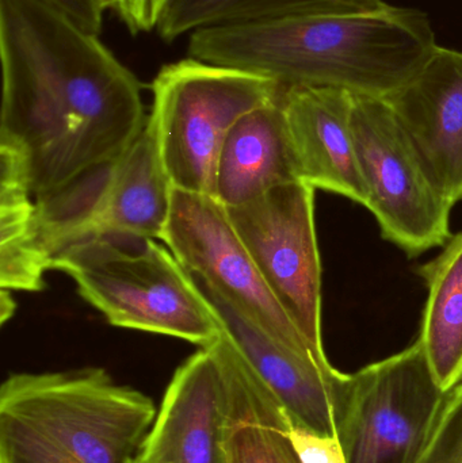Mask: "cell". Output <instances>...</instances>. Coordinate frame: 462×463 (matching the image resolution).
I'll list each match as a JSON object with an SVG mask.
<instances>
[{
    "label": "cell",
    "mask_w": 462,
    "mask_h": 463,
    "mask_svg": "<svg viewBox=\"0 0 462 463\" xmlns=\"http://www.w3.org/2000/svg\"><path fill=\"white\" fill-rule=\"evenodd\" d=\"M415 463H462V383L450 392L441 418Z\"/></svg>",
    "instance_id": "20"
},
{
    "label": "cell",
    "mask_w": 462,
    "mask_h": 463,
    "mask_svg": "<svg viewBox=\"0 0 462 463\" xmlns=\"http://www.w3.org/2000/svg\"><path fill=\"white\" fill-rule=\"evenodd\" d=\"M193 279L213 307L231 345L284 408L293 426L320 437H338L350 374L282 345L203 280Z\"/></svg>",
    "instance_id": "11"
},
{
    "label": "cell",
    "mask_w": 462,
    "mask_h": 463,
    "mask_svg": "<svg viewBox=\"0 0 462 463\" xmlns=\"http://www.w3.org/2000/svg\"><path fill=\"white\" fill-rule=\"evenodd\" d=\"M282 106L298 179L366 208L368 190L353 136V92L334 87H285Z\"/></svg>",
    "instance_id": "14"
},
{
    "label": "cell",
    "mask_w": 462,
    "mask_h": 463,
    "mask_svg": "<svg viewBox=\"0 0 462 463\" xmlns=\"http://www.w3.org/2000/svg\"><path fill=\"white\" fill-rule=\"evenodd\" d=\"M51 260L41 250L35 197L18 160L0 149V288L41 291Z\"/></svg>",
    "instance_id": "18"
},
{
    "label": "cell",
    "mask_w": 462,
    "mask_h": 463,
    "mask_svg": "<svg viewBox=\"0 0 462 463\" xmlns=\"http://www.w3.org/2000/svg\"><path fill=\"white\" fill-rule=\"evenodd\" d=\"M428 288L420 342L442 391L462 383V232L420 269Z\"/></svg>",
    "instance_id": "17"
},
{
    "label": "cell",
    "mask_w": 462,
    "mask_h": 463,
    "mask_svg": "<svg viewBox=\"0 0 462 463\" xmlns=\"http://www.w3.org/2000/svg\"><path fill=\"white\" fill-rule=\"evenodd\" d=\"M289 435L303 463H346L338 438L320 437L293 424Z\"/></svg>",
    "instance_id": "22"
},
{
    "label": "cell",
    "mask_w": 462,
    "mask_h": 463,
    "mask_svg": "<svg viewBox=\"0 0 462 463\" xmlns=\"http://www.w3.org/2000/svg\"><path fill=\"white\" fill-rule=\"evenodd\" d=\"M230 404V373L217 339L174 373L136 463H228Z\"/></svg>",
    "instance_id": "12"
},
{
    "label": "cell",
    "mask_w": 462,
    "mask_h": 463,
    "mask_svg": "<svg viewBox=\"0 0 462 463\" xmlns=\"http://www.w3.org/2000/svg\"><path fill=\"white\" fill-rule=\"evenodd\" d=\"M173 186L148 129L116 159L35 197L38 241L49 260L102 237L162 239Z\"/></svg>",
    "instance_id": "6"
},
{
    "label": "cell",
    "mask_w": 462,
    "mask_h": 463,
    "mask_svg": "<svg viewBox=\"0 0 462 463\" xmlns=\"http://www.w3.org/2000/svg\"><path fill=\"white\" fill-rule=\"evenodd\" d=\"M382 0H170L156 32L165 43L206 27L311 14L380 10Z\"/></svg>",
    "instance_id": "19"
},
{
    "label": "cell",
    "mask_w": 462,
    "mask_h": 463,
    "mask_svg": "<svg viewBox=\"0 0 462 463\" xmlns=\"http://www.w3.org/2000/svg\"><path fill=\"white\" fill-rule=\"evenodd\" d=\"M0 149L34 197L116 159L146 129L135 73L42 0H0Z\"/></svg>",
    "instance_id": "1"
},
{
    "label": "cell",
    "mask_w": 462,
    "mask_h": 463,
    "mask_svg": "<svg viewBox=\"0 0 462 463\" xmlns=\"http://www.w3.org/2000/svg\"><path fill=\"white\" fill-rule=\"evenodd\" d=\"M51 269L67 274L79 296L113 326L200 347L222 335L219 317L190 272L155 239L114 236L79 242L54 256Z\"/></svg>",
    "instance_id": "4"
},
{
    "label": "cell",
    "mask_w": 462,
    "mask_h": 463,
    "mask_svg": "<svg viewBox=\"0 0 462 463\" xmlns=\"http://www.w3.org/2000/svg\"><path fill=\"white\" fill-rule=\"evenodd\" d=\"M282 94L241 117L228 133L214 176V198L224 208L244 205L274 187L300 181Z\"/></svg>",
    "instance_id": "15"
},
{
    "label": "cell",
    "mask_w": 462,
    "mask_h": 463,
    "mask_svg": "<svg viewBox=\"0 0 462 463\" xmlns=\"http://www.w3.org/2000/svg\"><path fill=\"white\" fill-rule=\"evenodd\" d=\"M452 208L462 201V52L437 46L420 72L385 98Z\"/></svg>",
    "instance_id": "13"
},
{
    "label": "cell",
    "mask_w": 462,
    "mask_h": 463,
    "mask_svg": "<svg viewBox=\"0 0 462 463\" xmlns=\"http://www.w3.org/2000/svg\"><path fill=\"white\" fill-rule=\"evenodd\" d=\"M170 0H108L110 10L133 35L156 30Z\"/></svg>",
    "instance_id": "21"
},
{
    "label": "cell",
    "mask_w": 462,
    "mask_h": 463,
    "mask_svg": "<svg viewBox=\"0 0 462 463\" xmlns=\"http://www.w3.org/2000/svg\"><path fill=\"white\" fill-rule=\"evenodd\" d=\"M0 307H2V313H0V318H2V324H5L11 316L14 315L16 305L14 299L11 298V291L5 290L2 288V298H0Z\"/></svg>",
    "instance_id": "24"
},
{
    "label": "cell",
    "mask_w": 462,
    "mask_h": 463,
    "mask_svg": "<svg viewBox=\"0 0 462 463\" xmlns=\"http://www.w3.org/2000/svg\"><path fill=\"white\" fill-rule=\"evenodd\" d=\"M437 46L425 13L385 5L369 13L206 27L190 34L189 54L282 87H334L388 98L420 72Z\"/></svg>",
    "instance_id": "2"
},
{
    "label": "cell",
    "mask_w": 462,
    "mask_h": 463,
    "mask_svg": "<svg viewBox=\"0 0 462 463\" xmlns=\"http://www.w3.org/2000/svg\"><path fill=\"white\" fill-rule=\"evenodd\" d=\"M156 415L100 367L14 373L0 388V463H136Z\"/></svg>",
    "instance_id": "3"
},
{
    "label": "cell",
    "mask_w": 462,
    "mask_h": 463,
    "mask_svg": "<svg viewBox=\"0 0 462 463\" xmlns=\"http://www.w3.org/2000/svg\"><path fill=\"white\" fill-rule=\"evenodd\" d=\"M219 345L231 381L228 463H303L292 439V420L251 372L222 332Z\"/></svg>",
    "instance_id": "16"
},
{
    "label": "cell",
    "mask_w": 462,
    "mask_h": 463,
    "mask_svg": "<svg viewBox=\"0 0 462 463\" xmlns=\"http://www.w3.org/2000/svg\"><path fill=\"white\" fill-rule=\"evenodd\" d=\"M285 87L266 76L189 56L163 65L151 84L146 122L173 189L214 197L222 144L250 111Z\"/></svg>",
    "instance_id": "5"
},
{
    "label": "cell",
    "mask_w": 462,
    "mask_h": 463,
    "mask_svg": "<svg viewBox=\"0 0 462 463\" xmlns=\"http://www.w3.org/2000/svg\"><path fill=\"white\" fill-rule=\"evenodd\" d=\"M163 242L179 263L282 345L322 364L258 271L227 209L214 197L173 189Z\"/></svg>",
    "instance_id": "10"
},
{
    "label": "cell",
    "mask_w": 462,
    "mask_h": 463,
    "mask_svg": "<svg viewBox=\"0 0 462 463\" xmlns=\"http://www.w3.org/2000/svg\"><path fill=\"white\" fill-rule=\"evenodd\" d=\"M51 7L72 19L86 32L99 34L106 10H110L108 0H42Z\"/></svg>",
    "instance_id": "23"
},
{
    "label": "cell",
    "mask_w": 462,
    "mask_h": 463,
    "mask_svg": "<svg viewBox=\"0 0 462 463\" xmlns=\"http://www.w3.org/2000/svg\"><path fill=\"white\" fill-rule=\"evenodd\" d=\"M450 392L434 377L420 340L350 374L338 427L346 463H415Z\"/></svg>",
    "instance_id": "7"
},
{
    "label": "cell",
    "mask_w": 462,
    "mask_h": 463,
    "mask_svg": "<svg viewBox=\"0 0 462 463\" xmlns=\"http://www.w3.org/2000/svg\"><path fill=\"white\" fill-rule=\"evenodd\" d=\"M315 192L306 182H289L244 205L225 209L282 309L311 347L327 356L323 347L322 260Z\"/></svg>",
    "instance_id": "9"
},
{
    "label": "cell",
    "mask_w": 462,
    "mask_h": 463,
    "mask_svg": "<svg viewBox=\"0 0 462 463\" xmlns=\"http://www.w3.org/2000/svg\"><path fill=\"white\" fill-rule=\"evenodd\" d=\"M353 136L368 209L410 258L449 241L452 206L437 190L385 98L353 94Z\"/></svg>",
    "instance_id": "8"
}]
</instances>
